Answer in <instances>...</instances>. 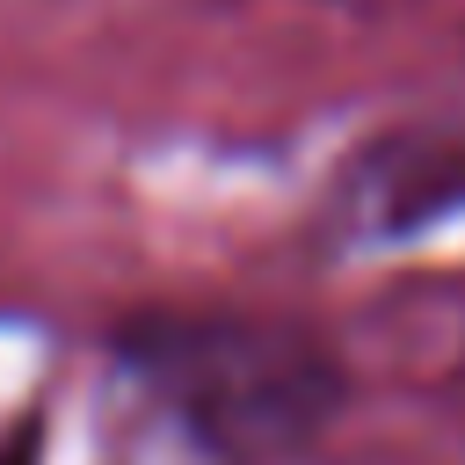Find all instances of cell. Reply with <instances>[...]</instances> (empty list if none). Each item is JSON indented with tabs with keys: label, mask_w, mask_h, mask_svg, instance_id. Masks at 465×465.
Masks as SVG:
<instances>
[{
	"label": "cell",
	"mask_w": 465,
	"mask_h": 465,
	"mask_svg": "<svg viewBox=\"0 0 465 465\" xmlns=\"http://www.w3.org/2000/svg\"><path fill=\"white\" fill-rule=\"evenodd\" d=\"M109 356L218 465H291L356 400L349 356L291 312L153 305L116 320Z\"/></svg>",
	"instance_id": "1"
},
{
	"label": "cell",
	"mask_w": 465,
	"mask_h": 465,
	"mask_svg": "<svg viewBox=\"0 0 465 465\" xmlns=\"http://www.w3.org/2000/svg\"><path fill=\"white\" fill-rule=\"evenodd\" d=\"M0 465H36V429H15L0 443Z\"/></svg>",
	"instance_id": "3"
},
{
	"label": "cell",
	"mask_w": 465,
	"mask_h": 465,
	"mask_svg": "<svg viewBox=\"0 0 465 465\" xmlns=\"http://www.w3.org/2000/svg\"><path fill=\"white\" fill-rule=\"evenodd\" d=\"M450 211H465V116H429V124L385 131L349 160L341 218L363 240H400Z\"/></svg>",
	"instance_id": "2"
}]
</instances>
